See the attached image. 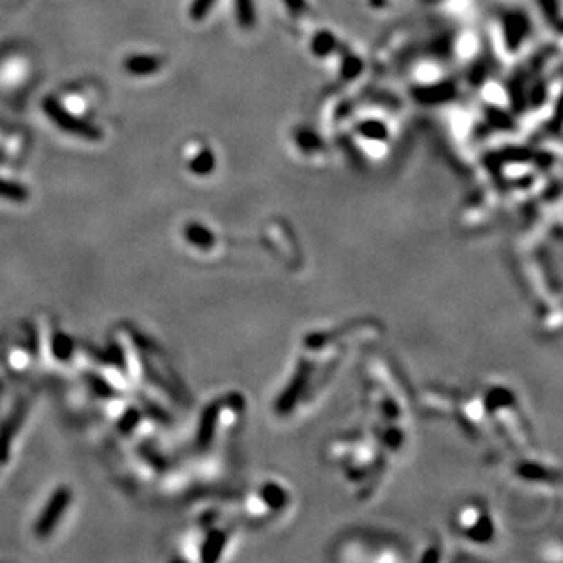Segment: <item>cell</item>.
Here are the masks:
<instances>
[{"label":"cell","mask_w":563,"mask_h":563,"mask_svg":"<svg viewBox=\"0 0 563 563\" xmlns=\"http://www.w3.org/2000/svg\"><path fill=\"white\" fill-rule=\"evenodd\" d=\"M71 498H73V494H71L70 487H59L55 493L51 494L48 503L42 508L41 516H39V519L33 525V534H35L37 538L46 540L55 531L59 522H61L62 514L66 513V508L70 507Z\"/></svg>","instance_id":"1"},{"label":"cell","mask_w":563,"mask_h":563,"mask_svg":"<svg viewBox=\"0 0 563 563\" xmlns=\"http://www.w3.org/2000/svg\"><path fill=\"white\" fill-rule=\"evenodd\" d=\"M503 42L507 44L508 51H516L522 48L525 39L531 33V22L522 11H507L502 19Z\"/></svg>","instance_id":"2"},{"label":"cell","mask_w":563,"mask_h":563,"mask_svg":"<svg viewBox=\"0 0 563 563\" xmlns=\"http://www.w3.org/2000/svg\"><path fill=\"white\" fill-rule=\"evenodd\" d=\"M46 111H48V115H50L51 121H55L57 124L61 126L62 130L70 131L73 135L84 137V139H91V141L101 139V131L97 130V128L86 124V122L79 121V119H75L73 115H70V113L62 110L57 102L53 101L46 102Z\"/></svg>","instance_id":"3"},{"label":"cell","mask_w":563,"mask_h":563,"mask_svg":"<svg viewBox=\"0 0 563 563\" xmlns=\"http://www.w3.org/2000/svg\"><path fill=\"white\" fill-rule=\"evenodd\" d=\"M26 414H28V401H19L13 407L11 414L0 425V465H4L10 459L11 443L15 439L17 430L21 428L24 421Z\"/></svg>","instance_id":"4"},{"label":"cell","mask_w":563,"mask_h":563,"mask_svg":"<svg viewBox=\"0 0 563 563\" xmlns=\"http://www.w3.org/2000/svg\"><path fill=\"white\" fill-rule=\"evenodd\" d=\"M456 93V88L452 84H436L427 86V88H417L416 99L425 102V104H438V102L450 101Z\"/></svg>","instance_id":"5"},{"label":"cell","mask_w":563,"mask_h":563,"mask_svg":"<svg viewBox=\"0 0 563 563\" xmlns=\"http://www.w3.org/2000/svg\"><path fill=\"white\" fill-rule=\"evenodd\" d=\"M73 350H75V345H73V339L68 334L57 332L55 336L51 337V354L59 361H70Z\"/></svg>","instance_id":"6"},{"label":"cell","mask_w":563,"mask_h":563,"mask_svg":"<svg viewBox=\"0 0 563 563\" xmlns=\"http://www.w3.org/2000/svg\"><path fill=\"white\" fill-rule=\"evenodd\" d=\"M336 37L330 33V31H321L314 35L312 39V53L317 57H327L330 55L336 48Z\"/></svg>","instance_id":"7"},{"label":"cell","mask_w":563,"mask_h":563,"mask_svg":"<svg viewBox=\"0 0 563 563\" xmlns=\"http://www.w3.org/2000/svg\"><path fill=\"white\" fill-rule=\"evenodd\" d=\"M0 197L11 202H26L28 190L24 187H21V184H17V182L0 179Z\"/></svg>","instance_id":"8"},{"label":"cell","mask_w":563,"mask_h":563,"mask_svg":"<svg viewBox=\"0 0 563 563\" xmlns=\"http://www.w3.org/2000/svg\"><path fill=\"white\" fill-rule=\"evenodd\" d=\"M542 10L543 17L548 24L553 26L554 30L560 31L562 28V15H560V2L558 0H536Z\"/></svg>","instance_id":"9"},{"label":"cell","mask_w":563,"mask_h":563,"mask_svg":"<svg viewBox=\"0 0 563 563\" xmlns=\"http://www.w3.org/2000/svg\"><path fill=\"white\" fill-rule=\"evenodd\" d=\"M236 15L241 28H251L256 22L254 0H236Z\"/></svg>","instance_id":"10"},{"label":"cell","mask_w":563,"mask_h":563,"mask_svg":"<svg viewBox=\"0 0 563 563\" xmlns=\"http://www.w3.org/2000/svg\"><path fill=\"white\" fill-rule=\"evenodd\" d=\"M159 68V61L151 59V57H133L128 61V70L137 73V75H146Z\"/></svg>","instance_id":"11"},{"label":"cell","mask_w":563,"mask_h":563,"mask_svg":"<svg viewBox=\"0 0 563 563\" xmlns=\"http://www.w3.org/2000/svg\"><path fill=\"white\" fill-rule=\"evenodd\" d=\"M88 379V385H90V388L93 390V394H97L99 397H115L117 392L113 390V387H111L110 383L106 381L104 377L101 376H95V374H90V376L86 377Z\"/></svg>","instance_id":"12"},{"label":"cell","mask_w":563,"mask_h":563,"mask_svg":"<svg viewBox=\"0 0 563 563\" xmlns=\"http://www.w3.org/2000/svg\"><path fill=\"white\" fill-rule=\"evenodd\" d=\"M357 131L368 139H385L387 137V128L379 121H365L357 126Z\"/></svg>","instance_id":"13"},{"label":"cell","mask_w":563,"mask_h":563,"mask_svg":"<svg viewBox=\"0 0 563 563\" xmlns=\"http://www.w3.org/2000/svg\"><path fill=\"white\" fill-rule=\"evenodd\" d=\"M141 419L142 416L137 408H128V410L122 414L121 421H119V430H121L122 434H130L131 430L141 423Z\"/></svg>","instance_id":"14"},{"label":"cell","mask_w":563,"mask_h":563,"mask_svg":"<svg viewBox=\"0 0 563 563\" xmlns=\"http://www.w3.org/2000/svg\"><path fill=\"white\" fill-rule=\"evenodd\" d=\"M217 0H193V4H191V10H190V15L193 21H201V19H204V17L210 13L211 6L216 4Z\"/></svg>","instance_id":"15"},{"label":"cell","mask_w":563,"mask_h":563,"mask_svg":"<svg viewBox=\"0 0 563 563\" xmlns=\"http://www.w3.org/2000/svg\"><path fill=\"white\" fill-rule=\"evenodd\" d=\"M191 171H195V173H208V171L211 170V166H213V157H211L210 151H202L201 155L197 157L195 161L191 162Z\"/></svg>","instance_id":"16"},{"label":"cell","mask_w":563,"mask_h":563,"mask_svg":"<svg viewBox=\"0 0 563 563\" xmlns=\"http://www.w3.org/2000/svg\"><path fill=\"white\" fill-rule=\"evenodd\" d=\"M108 361L117 368H124L126 361H124V354H122V348L117 345V343H110V356H108Z\"/></svg>","instance_id":"17"},{"label":"cell","mask_w":563,"mask_h":563,"mask_svg":"<svg viewBox=\"0 0 563 563\" xmlns=\"http://www.w3.org/2000/svg\"><path fill=\"white\" fill-rule=\"evenodd\" d=\"M285 2V6L288 8V11L292 13V15H303L305 11H307V2L305 0H283Z\"/></svg>","instance_id":"18"},{"label":"cell","mask_w":563,"mask_h":563,"mask_svg":"<svg viewBox=\"0 0 563 563\" xmlns=\"http://www.w3.org/2000/svg\"><path fill=\"white\" fill-rule=\"evenodd\" d=\"M0 394H2V383H0Z\"/></svg>","instance_id":"19"}]
</instances>
